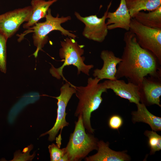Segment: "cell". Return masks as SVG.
I'll return each mask as SVG.
<instances>
[{"mask_svg":"<svg viewBox=\"0 0 161 161\" xmlns=\"http://www.w3.org/2000/svg\"><path fill=\"white\" fill-rule=\"evenodd\" d=\"M125 45L118 64L115 75L117 79L125 77L128 82L139 86L148 75H161V69L156 58L139 44L135 35L130 31L124 33Z\"/></svg>","mask_w":161,"mask_h":161,"instance_id":"obj_1","label":"cell"},{"mask_svg":"<svg viewBox=\"0 0 161 161\" xmlns=\"http://www.w3.org/2000/svg\"><path fill=\"white\" fill-rule=\"evenodd\" d=\"M100 80L96 77H90L85 86H75V94L79 100L75 115H81L84 127L88 132L92 134L95 130L91 126V113L99 108L103 101L102 94L107 89L103 83H99Z\"/></svg>","mask_w":161,"mask_h":161,"instance_id":"obj_2","label":"cell"},{"mask_svg":"<svg viewBox=\"0 0 161 161\" xmlns=\"http://www.w3.org/2000/svg\"><path fill=\"white\" fill-rule=\"evenodd\" d=\"M61 45L59 55L64 62L58 68L52 66L50 72L52 75L57 79L62 78L66 81H67L63 75V69L65 66L72 65L77 67L78 75L82 72L89 75L90 70L94 66L84 63L85 58L82 55L84 52V46L78 44L75 38L70 37H67L61 41Z\"/></svg>","mask_w":161,"mask_h":161,"instance_id":"obj_3","label":"cell"},{"mask_svg":"<svg viewBox=\"0 0 161 161\" xmlns=\"http://www.w3.org/2000/svg\"><path fill=\"white\" fill-rule=\"evenodd\" d=\"M46 20L42 22L37 23L33 26L27 29L20 36L19 40L21 41L26 34L32 32V38L34 45L36 47V49L33 55L35 58L38 56L39 51L41 50L48 41V35L53 30L60 31L62 34L75 38L76 36L75 34L63 28L61 24L66 22L71 19L70 16L59 17L58 14L55 17L52 15L51 10L49 9L45 17Z\"/></svg>","mask_w":161,"mask_h":161,"instance_id":"obj_4","label":"cell"},{"mask_svg":"<svg viewBox=\"0 0 161 161\" xmlns=\"http://www.w3.org/2000/svg\"><path fill=\"white\" fill-rule=\"evenodd\" d=\"M73 132L64 148L69 161H78L86 157L92 151L97 150L98 141L92 134L85 131L81 115L78 116Z\"/></svg>","mask_w":161,"mask_h":161,"instance_id":"obj_5","label":"cell"},{"mask_svg":"<svg viewBox=\"0 0 161 161\" xmlns=\"http://www.w3.org/2000/svg\"><path fill=\"white\" fill-rule=\"evenodd\" d=\"M135 35L139 44L151 52L161 64V29L145 26L132 18L129 30Z\"/></svg>","mask_w":161,"mask_h":161,"instance_id":"obj_6","label":"cell"},{"mask_svg":"<svg viewBox=\"0 0 161 161\" xmlns=\"http://www.w3.org/2000/svg\"><path fill=\"white\" fill-rule=\"evenodd\" d=\"M75 86L68 81L64 84L60 88V94L58 97H55L58 100L57 116L55 122L53 127L49 131L41 134L40 137L49 134L48 140L52 141L55 140V137L60 130V134L57 138L56 142L61 143V133L63 128L68 126L69 123L66 120L67 113L66 112L67 104L73 95L75 94Z\"/></svg>","mask_w":161,"mask_h":161,"instance_id":"obj_7","label":"cell"},{"mask_svg":"<svg viewBox=\"0 0 161 161\" xmlns=\"http://www.w3.org/2000/svg\"><path fill=\"white\" fill-rule=\"evenodd\" d=\"M111 4L112 1L108 5L103 16L100 18H98L96 15L84 17L79 13L75 12V15L76 18L85 24L82 33L84 37L98 42L103 41L108 33V30L106 21Z\"/></svg>","mask_w":161,"mask_h":161,"instance_id":"obj_8","label":"cell"},{"mask_svg":"<svg viewBox=\"0 0 161 161\" xmlns=\"http://www.w3.org/2000/svg\"><path fill=\"white\" fill-rule=\"evenodd\" d=\"M32 13L31 6L15 9L0 15V33L7 39L13 36Z\"/></svg>","mask_w":161,"mask_h":161,"instance_id":"obj_9","label":"cell"},{"mask_svg":"<svg viewBox=\"0 0 161 161\" xmlns=\"http://www.w3.org/2000/svg\"><path fill=\"white\" fill-rule=\"evenodd\" d=\"M107 89L112 90L116 95L137 104L141 100L140 86L133 83H126L123 80H108L103 82Z\"/></svg>","mask_w":161,"mask_h":161,"instance_id":"obj_10","label":"cell"},{"mask_svg":"<svg viewBox=\"0 0 161 161\" xmlns=\"http://www.w3.org/2000/svg\"><path fill=\"white\" fill-rule=\"evenodd\" d=\"M100 57L103 61V66L101 69H96L94 70L93 76L101 80L116 79V66L122 61L121 58L116 56L112 51L107 50L102 51Z\"/></svg>","mask_w":161,"mask_h":161,"instance_id":"obj_11","label":"cell"},{"mask_svg":"<svg viewBox=\"0 0 161 161\" xmlns=\"http://www.w3.org/2000/svg\"><path fill=\"white\" fill-rule=\"evenodd\" d=\"M139 86L141 98L143 96L149 104L161 107V75L144 77Z\"/></svg>","mask_w":161,"mask_h":161,"instance_id":"obj_12","label":"cell"},{"mask_svg":"<svg viewBox=\"0 0 161 161\" xmlns=\"http://www.w3.org/2000/svg\"><path fill=\"white\" fill-rule=\"evenodd\" d=\"M106 24L108 30L117 28L130 30L131 17L126 4L125 0H120L119 5L114 12H108Z\"/></svg>","mask_w":161,"mask_h":161,"instance_id":"obj_13","label":"cell"},{"mask_svg":"<svg viewBox=\"0 0 161 161\" xmlns=\"http://www.w3.org/2000/svg\"><path fill=\"white\" fill-rule=\"evenodd\" d=\"M97 152L93 155L85 157L86 161H125L130 160L129 156L124 152L116 151L109 147V144L103 141H98Z\"/></svg>","mask_w":161,"mask_h":161,"instance_id":"obj_14","label":"cell"},{"mask_svg":"<svg viewBox=\"0 0 161 161\" xmlns=\"http://www.w3.org/2000/svg\"><path fill=\"white\" fill-rule=\"evenodd\" d=\"M137 110L132 112V120L134 122H142L148 124L152 130H161V117L155 116L148 110L143 103L136 104Z\"/></svg>","mask_w":161,"mask_h":161,"instance_id":"obj_15","label":"cell"},{"mask_svg":"<svg viewBox=\"0 0 161 161\" xmlns=\"http://www.w3.org/2000/svg\"><path fill=\"white\" fill-rule=\"evenodd\" d=\"M58 0H32V13L29 20L23 25L24 28L33 26L41 19L45 18L50 6Z\"/></svg>","mask_w":161,"mask_h":161,"instance_id":"obj_16","label":"cell"},{"mask_svg":"<svg viewBox=\"0 0 161 161\" xmlns=\"http://www.w3.org/2000/svg\"><path fill=\"white\" fill-rule=\"evenodd\" d=\"M133 18L145 26L161 29V5L148 13L140 11L135 14Z\"/></svg>","mask_w":161,"mask_h":161,"instance_id":"obj_17","label":"cell"},{"mask_svg":"<svg viewBox=\"0 0 161 161\" xmlns=\"http://www.w3.org/2000/svg\"><path fill=\"white\" fill-rule=\"evenodd\" d=\"M131 18L142 10H154L161 5V0H125Z\"/></svg>","mask_w":161,"mask_h":161,"instance_id":"obj_18","label":"cell"},{"mask_svg":"<svg viewBox=\"0 0 161 161\" xmlns=\"http://www.w3.org/2000/svg\"><path fill=\"white\" fill-rule=\"evenodd\" d=\"M144 134L148 139V145L150 153L153 154L161 149V136L154 131H145Z\"/></svg>","mask_w":161,"mask_h":161,"instance_id":"obj_19","label":"cell"},{"mask_svg":"<svg viewBox=\"0 0 161 161\" xmlns=\"http://www.w3.org/2000/svg\"><path fill=\"white\" fill-rule=\"evenodd\" d=\"M7 39L0 33V71L6 72V42Z\"/></svg>","mask_w":161,"mask_h":161,"instance_id":"obj_20","label":"cell"},{"mask_svg":"<svg viewBox=\"0 0 161 161\" xmlns=\"http://www.w3.org/2000/svg\"><path fill=\"white\" fill-rule=\"evenodd\" d=\"M48 148L51 161H60L65 154L64 148L61 149L54 143L49 145Z\"/></svg>","mask_w":161,"mask_h":161,"instance_id":"obj_21","label":"cell"},{"mask_svg":"<svg viewBox=\"0 0 161 161\" xmlns=\"http://www.w3.org/2000/svg\"><path fill=\"white\" fill-rule=\"evenodd\" d=\"M32 148V146L30 145L24 149L23 153L19 152H15L13 159L11 161H27L31 160L35 156L34 153L32 155H29V152Z\"/></svg>","mask_w":161,"mask_h":161,"instance_id":"obj_22","label":"cell"},{"mask_svg":"<svg viewBox=\"0 0 161 161\" xmlns=\"http://www.w3.org/2000/svg\"><path fill=\"white\" fill-rule=\"evenodd\" d=\"M123 122V119L120 116L115 114L109 118L108 125L111 129L118 130L122 126Z\"/></svg>","mask_w":161,"mask_h":161,"instance_id":"obj_23","label":"cell"}]
</instances>
